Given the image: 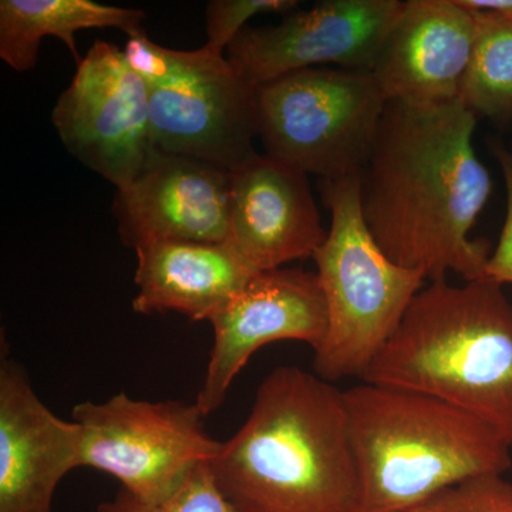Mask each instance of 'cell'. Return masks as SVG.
I'll use <instances>...</instances> for the list:
<instances>
[{"mask_svg": "<svg viewBox=\"0 0 512 512\" xmlns=\"http://www.w3.org/2000/svg\"><path fill=\"white\" fill-rule=\"evenodd\" d=\"M477 117L460 100L387 101L359 175L370 234L397 265L430 282L484 279L490 242L470 239L493 183L474 148Z\"/></svg>", "mask_w": 512, "mask_h": 512, "instance_id": "1", "label": "cell"}, {"mask_svg": "<svg viewBox=\"0 0 512 512\" xmlns=\"http://www.w3.org/2000/svg\"><path fill=\"white\" fill-rule=\"evenodd\" d=\"M235 512H356L343 392L296 366L259 384L241 429L208 463Z\"/></svg>", "mask_w": 512, "mask_h": 512, "instance_id": "2", "label": "cell"}, {"mask_svg": "<svg viewBox=\"0 0 512 512\" xmlns=\"http://www.w3.org/2000/svg\"><path fill=\"white\" fill-rule=\"evenodd\" d=\"M362 380L453 404L512 447V303L503 286L430 282Z\"/></svg>", "mask_w": 512, "mask_h": 512, "instance_id": "3", "label": "cell"}, {"mask_svg": "<svg viewBox=\"0 0 512 512\" xmlns=\"http://www.w3.org/2000/svg\"><path fill=\"white\" fill-rule=\"evenodd\" d=\"M343 400L359 478L356 512H403L512 466V447L493 427L436 397L363 382Z\"/></svg>", "mask_w": 512, "mask_h": 512, "instance_id": "4", "label": "cell"}, {"mask_svg": "<svg viewBox=\"0 0 512 512\" xmlns=\"http://www.w3.org/2000/svg\"><path fill=\"white\" fill-rule=\"evenodd\" d=\"M330 229L313 255L328 305V333L313 357L328 382L365 377L427 281L397 265L377 245L360 204L359 177L319 180Z\"/></svg>", "mask_w": 512, "mask_h": 512, "instance_id": "5", "label": "cell"}, {"mask_svg": "<svg viewBox=\"0 0 512 512\" xmlns=\"http://www.w3.org/2000/svg\"><path fill=\"white\" fill-rule=\"evenodd\" d=\"M387 99L373 72L299 70L258 87V137L266 156L318 175H359Z\"/></svg>", "mask_w": 512, "mask_h": 512, "instance_id": "6", "label": "cell"}, {"mask_svg": "<svg viewBox=\"0 0 512 512\" xmlns=\"http://www.w3.org/2000/svg\"><path fill=\"white\" fill-rule=\"evenodd\" d=\"M205 419L197 403L146 402L126 393L76 404L80 467L110 474L141 503H164L220 451L222 441L210 437Z\"/></svg>", "mask_w": 512, "mask_h": 512, "instance_id": "7", "label": "cell"}, {"mask_svg": "<svg viewBox=\"0 0 512 512\" xmlns=\"http://www.w3.org/2000/svg\"><path fill=\"white\" fill-rule=\"evenodd\" d=\"M170 74L148 87L151 144L235 171L255 156L258 87L207 47L174 50Z\"/></svg>", "mask_w": 512, "mask_h": 512, "instance_id": "8", "label": "cell"}, {"mask_svg": "<svg viewBox=\"0 0 512 512\" xmlns=\"http://www.w3.org/2000/svg\"><path fill=\"white\" fill-rule=\"evenodd\" d=\"M52 123L69 153L117 190L137 177L153 148L147 83L123 50L103 40L77 64Z\"/></svg>", "mask_w": 512, "mask_h": 512, "instance_id": "9", "label": "cell"}, {"mask_svg": "<svg viewBox=\"0 0 512 512\" xmlns=\"http://www.w3.org/2000/svg\"><path fill=\"white\" fill-rule=\"evenodd\" d=\"M403 8L402 0H326L279 25L245 28L227 59L255 87L325 64L373 72Z\"/></svg>", "mask_w": 512, "mask_h": 512, "instance_id": "10", "label": "cell"}, {"mask_svg": "<svg viewBox=\"0 0 512 512\" xmlns=\"http://www.w3.org/2000/svg\"><path fill=\"white\" fill-rule=\"evenodd\" d=\"M210 322L214 346L195 400L205 417L220 409L235 377L268 343L299 340L318 350L328 333V305L318 275L278 268L252 276Z\"/></svg>", "mask_w": 512, "mask_h": 512, "instance_id": "11", "label": "cell"}, {"mask_svg": "<svg viewBox=\"0 0 512 512\" xmlns=\"http://www.w3.org/2000/svg\"><path fill=\"white\" fill-rule=\"evenodd\" d=\"M111 211L134 251L157 241L227 242L231 171L153 147L137 177L117 190Z\"/></svg>", "mask_w": 512, "mask_h": 512, "instance_id": "12", "label": "cell"}, {"mask_svg": "<svg viewBox=\"0 0 512 512\" xmlns=\"http://www.w3.org/2000/svg\"><path fill=\"white\" fill-rule=\"evenodd\" d=\"M82 429L39 399L25 370L0 363V512H53L60 481L80 467Z\"/></svg>", "mask_w": 512, "mask_h": 512, "instance_id": "13", "label": "cell"}, {"mask_svg": "<svg viewBox=\"0 0 512 512\" xmlns=\"http://www.w3.org/2000/svg\"><path fill=\"white\" fill-rule=\"evenodd\" d=\"M326 237L308 174L266 154L232 171L228 242L255 272L313 258Z\"/></svg>", "mask_w": 512, "mask_h": 512, "instance_id": "14", "label": "cell"}, {"mask_svg": "<svg viewBox=\"0 0 512 512\" xmlns=\"http://www.w3.org/2000/svg\"><path fill=\"white\" fill-rule=\"evenodd\" d=\"M483 29L460 0H407L377 60L387 101L443 104L460 100Z\"/></svg>", "mask_w": 512, "mask_h": 512, "instance_id": "15", "label": "cell"}, {"mask_svg": "<svg viewBox=\"0 0 512 512\" xmlns=\"http://www.w3.org/2000/svg\"><path fill=\"white\" fill-rule=\"evenodd\" d=\"M136 254L138 292L131 306L141 315L173 311L210 322L258 274L228 241H157Z\"/></svg>", "mask_w": 512, "mask_h": 512, "instance_id": "16", "label": "cell"}, {"mask_svg": "<svg viewBox=\"0 0 512 512\" xmlns=\"http://www.w3.org/2000/svg\"><path fill=\"white\" fill-rule=\"evenodd\" d=\"M140 9L101 5L93 0H2L0 57L16 72L35 69L43 37L55 36L82 62L76 33L84 29H119L127 36L143 32Z\"/></svg>", "mask_w": 512, "mask_h": 512, "instance_id": "17", "label": "cell"}, {"mask_svg": "<svg viewBox=\"0 0 512 512\" xmlns=\"http://www.w3.org/2000/svg\"><path fill=\"white\" fill-rule=\"evenodd\" d=\"M460 101L474 116L512 117V30H487L464 77Z\"/></svg>", "mask_w": 512, "mask_h": 512, "instance_id": "18", "label": "cell"}, {"mask_svg": "<svg viewBox=\"0 0 512 512\" xmlns=\"http://www.w3.org/2000/svg\"><path fill=\"white\" fill-rule=\"evenodd\" d=\"M97 512H235L228 501L222 497L215 485L208 464L198 467L183 487L160 504H146L138 501L126 490L109 501H104Z\"/></svg>", "mask_w": 512, "mask_h": 512, "instance_id": "19", "label": "cell"}, {"mask_svg": "<svg viewBox=\"0 0 512 512\" xmlns=\"http://www.w3.org/2000/svg\"><path fill=\"white\" fill-rule=\"evenodd\" d=\"M403 512H512V484L485 474L451 485Z\"/></svg>", "mask_w": 512, "mask_h": 512, "instance_id": "20", "label": "cell"}, {"mask_svg": "<svg viewBox=\"0 0 512 512\" xmlns=\"http://www.w3.org/2000/svg\"><path fill=\"white\" fill-rule=\"evenodd\" d=\"M295 0H212L207 5V36L205 47L217 55H224L247 26L252 16L259 13H282L288 15L298 8Z\"/></svg>", "mask_w": 512, "mask_h": 512, "instance_id": "21", "label": "cell"}, {"mask_svg": "<svg viewBox=\"0 0 512 512\" xmlns=\"http://www.w3.org/2000/svg\"><path fill=\"white\" fill-rule=\"evenodd\" d=\"M494 154L503 171L507 191V215L497 248L485 266L484 279L503 286L512 284V151L495 144Z\"/></svg>", "mask_w": 512, "mask_h": 512, "instance_id": "22", "label": "cell"}, {"mask_svg": "<svg viewBox=\"0 0 512 512\" xmlns=\"http://www.w3.org/2000/svg\"><path fill=\"white\" fill-rule=\"evenodd\" d=\"M123 53L130 69L137 73L148 87L163 83L170 74L173 49L151 42L146 30L128 36Z\"/></svg>", "mask_w": 512, "mask_h": 512, "instance_id": "23", "label": "cell"}, {"mask_svg": "<svg viewBox=\"0 0 512 512\" xmlns=\"http://www.w3.org/2000/svg\"><path fill=\"white\" fill-rule=\"evenodd\" d=\"M483 32L512 30V0H460Z\"/></svg>", "mask_w": 512, "mask_h": 512, "instance_id": "24", "label": "cell"}]
</instances>
